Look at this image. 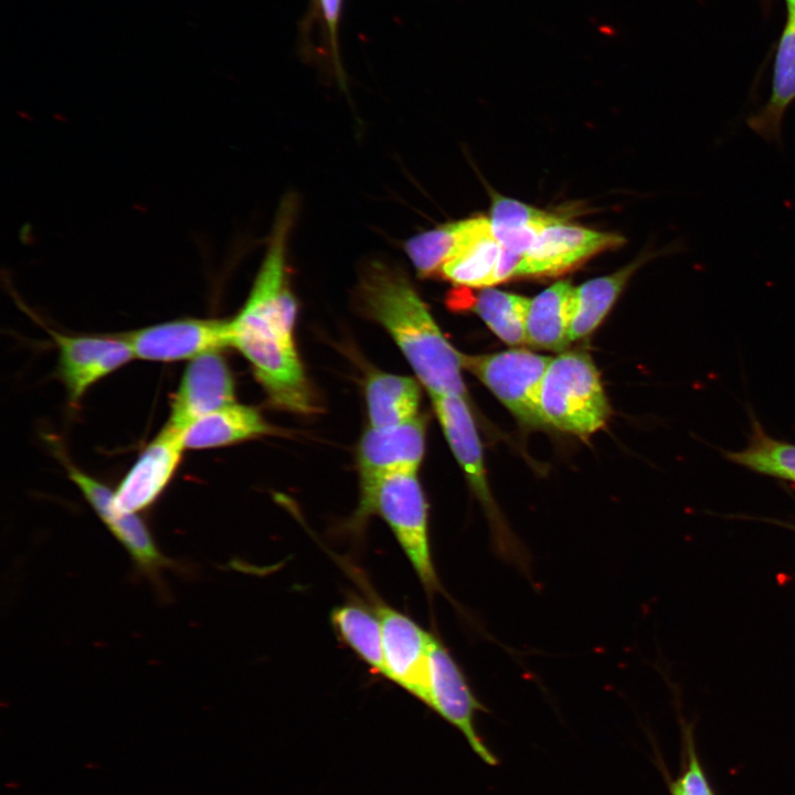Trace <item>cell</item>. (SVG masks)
Returning a JSON list of instances; mask_svg holds the SVG:
<instances>
[{
	"mask_svg": "<svg viewBox=\"0 0 795 795\" xmlns=\"http://www.w3.org/2000/svg\"><path fill=\"white\" fill-rule=\"evenodd\" d=\"M121 336L135 359L174 362L230 347V324L223 319L182 318Z\"/></svg>",
	"mask_w": 795,
	"mask_h": 795,
	"instance_id": "9",
	"label": "cell"
},
{
	"mask_svg": "<svg viewBox=\"0 0 795 795\" xmlns=\"http://www.w3.org/2000/svg\"><path fill=\"white\" fill-rule=\"evenodd\" d=\"M576 306V287L558 282L530 301L527 344L563 352L571 342L570 331Z\"/></svg>",
	"mask_w": 795,
	"mask_h": 795,
	"instance_id": "17",
	"label": "cell"
},
{
	"mask_svg": "<svg viewBox=\"0 0 795 795\" xmlns=\"http://www.w3.org/2000/svg\"><path fill=\"white\" fill-rule=\"evenodd\" d=\"M342 0H318L322 19L328 29L329 39L333 50L336 49V36L340 18Z\"/></svg>",
	"mask_w": 795,
	"mask_h": 795,
	"instance_id": "27",
	"label": "cell"
},
{
	"mask_svg": "<svg viewBox=\"0 0 795 795\" xmlns=\"http://www.w3.org/2000/svg\"><path fill=\"white\" fill-rule=\"evenodd\" d=\"M531 299L491 287L481 288L473 309L488 328L510 346L527 344V317Z\"/></svg>",
	"mask_w": 795,
	"mask_h": 795,
	"instance_id": "24",
	"label": "cell"
},
{
	"mask_svg": "<svg viewBox=\"0 0 795 795\" xmlns=\"http://www.w3.org/2000/svg\"><path fill=\"white\" fill-rule=\"evenodd\" d=\"M235 403L231 370L221 350L203 353L188 363L172 396L168 424L184 431L195 420Z\"/></svg>",
	"mask_w": 795,
	"mask_h": 795,
	"instance_id": "15",
	"label": "cell"
},
{
	"mask_svg": "<svg viewBox=\"0 0 795 795\" xmlns=\"http://www.w3.org/2000/svg\"><path fill=\"white\" fill-rule=\"evenodd\" d=\"M272 427L254 407L232 403L192 422L182 433L186 449L232 445L267 434Z\"/></svg>",
	"mask_w": 795,
	"mask_h": 795,
	"instance_id": "18",
	"label": "cell"
},
{
	"mask_svg": "<svg viewBox=\"0 0 795 795\" xmlns=\"http://www.w3.org/2000/svg\"><path fill=\"white\" fill-rule=\"evenodd\" d=\"M431 398L448 445L487 512L497 549L504 555L520 558L517 540L501 519L489 491L480 441L465 398L457 394H434Z\"/></svg>",
	"mask_w": 795,
	"mask_h": 795,
	"instance_id": "7",
	"label": "cell"
},
{
	"mask_svg": "<svg viewBox=\"0 0 795 795\" xmlns=\"http://www.w3.org/2000/svg\"><path fill=\"white\" fill-rule=\"evenodd\" d=\"M65 467L68 478L80 489L108 531L127 551L135 568L151 581L160 594L166 593L162 572L179 566L160 551L145 521L137 513L119 509L114 500V491L105 484L71 463H66Z\"/></svg>",
	"mask_w": 795,
	"mask_h": 795,
	"instance_id": "8",
	"label": "cell"
},
{
	"mask_svg": "<svg viewBox=\"0 0 795 795\" xmlns=\"http://www.w3.org/2000/svg\"><path fill=\"white\" fill-rule=\"evenodd\" d=\"M430 683L427 707L455 727L483 762L497 765L498 759L475 728L476 712L486 709L476 699L456 661L437 638L430 651Z\"/></svg>",
	"mask_w": 795,
	"mask_h": 795,
	"instance_id": "11",
	"label": "cell"
},
{
	"mask_svg": "<svg viewBox=\"0 0 795 795\" xmlns=\"http://www.w3.org/2000/svg\"><path fill=\"white\" fill-rule=\"evenodd\" d=\"M294 214L295 202L286 198L277 211L250 295L237 315L229 320L230 347L251 363L275 406L307 414L316 410V404L295 347L297 301L287 269V243Z\"/></svg>",
	"mask_w": 795,
	"mask_h": 795,
	"instance_id": "1",
	"label": "cell"
},
{
	"mask_svg": "<svg viewBox=\"0 0 795 795\" xmlns=\"http://www.w3.org/2000/svg\"><path fill=\"white\" fill-rule=\"evenodd\" d=\"M357 292L362 309L389 332L430 395L465 398L462 353L445 338L401 268L371 262Z\"/></svg>",
	"mask_w": 795,
	"mask_h": 795,
	"instance_id": "2",
	"label": "cell"
},
{
	"mask_svg": "<svg viewBox=\"0 0 795 795\" xmlns=\"http://www.w3.org/2000/svg\"><path fill=\"white\" fill-rule=\"evenodd\" d=\"M331 623L343 642L374 671L388 678L380 619L369 610L346 604L335 608Z\"/></svg>",
	"mask_w": 795,
	"mask_h": 795,
	"instance_id": "23",
	"label": "cell"
},
{
	"mask_svg": "<svg viewBox=\"0 0 795 795\" xmlns=\"http://www.w3.org/2000/svg\"><path fill=\"white\" fill-rule=\"evenodd\" d=\"M370 427H389L417 416L421 391L410 377L377 372L365 384Z\"/></svg>",
	"mask_w": 795,
	"mask_h": 795,
	"instance_id": "21",
	"label": "cell"
},
{
	"mask_svg": "<svg viewBox=\"0 0 795 795\" xmlns=\"http://www.w3.org/2000/svg\"><path fill=\"white\" fill-rule=\"evenodd\" d=\"M183 431L166 423L114 490L116 506L138 513L151 507L173 478L186 449Z\"/></svg>",
	"mask_w": 795,
	"mask_h": 795,
	"instance_id": "12",
	"label": "cell"
},
{
	"mask_svg": "<svg viewBox=\"0 0 795 795\" xmlns=\"http://www.w3.org/2000/svg\"><path fill=\"white\" fill-rule=\"evenodd\" d=\"M624 243V237L565 221L547 227L522 256L515 276H555Z\"/></svg>",
	"mask_w": 795,
	"mask_h": 795,
	"instance_id": "14",
	"label": "cell"
},
{
	"mask_svg": "<svg viewBox=\"0 0 795 795\" xmlns=\"http://www.w3.org/2000/svg\"><path fill=\"white\" fill-rule=\"evenodd\" d=\"M653 254H644L613 274L590 279L576 287V306L570 339L587 337L603 321L635 271Z\"/></svg>",
	"mask_w": 795,
	"mask_h": 795,
	"instance_id": "22",
	"label": "cell"
},
{
	"mask_svg": "<svg viewBox=\"0 0 795 795\" xmlns=\"http://www.w3.org/2000/svg\"><path fill=\"white\" fill-rule=\"evenodd\" d=\"M552 358L526 349L467 356L462 364L477 377L500 402L530 427L548 425L541 410L543 377Z\"/></svg>",
	"mask_w": 795,
	"mask_h": 795,
	"instance_id": "5",
	"label": "cell"
},
{
	"mask_svg": "<svg viewBox=\"0 0 795 795\" xmlns=\"http://www.w3.org/2000/svg\"><path fill=\"white\" fill-rule=\"evenodd\" d=\"M50 333L59 349L57 373L71 403H77L93 384L135 359L121 335Z\"/></svg>",
	"mask_w": 795,
	"mask_h": 795,
	"instance_id": "13",
	"label": "cell"
},
{
	"mask_svg": "<svg viewBox=\"0 0 795 795\" xmlns=\"http://www.w3.org/2000/svg\"><path fill=\"white\" fill-rule=\"evenodd\" d=\"M375 613L382 628L388 679L428 706L430 651L435 637L394 608L379 605Z\"/></svg>",
	"mask_w": 795,
	"mask_h": 795,
	"instance_id": "10",
	"label": "cell"
},
{
	"mask_svg": "<svg viewBox=\"0 0 795 795\" xmlns=\"http://www.w3.org/2000/svg\"><path fill=\"white\" fill-rule=\"evenodd\" d=\"M787 6V12L795 11V0H785Z\"/></svg>",
	"mask_w": 795,
	"mask_h": 795,
	"instance_id": "28",
	"label": "cell"
},
{
	"mask_svg": "<svg viewBox=\"0 0 795 795\" xmlns=\"http://www.w3.org/2000/svg\"><path fill=\"white\" fill-rule=\"evenodd\" d=\"M724 456L753 471L795 483V445L768 436L756 422L749 445Z\"/></svg>",
	"mask_w": 795,
	"mask_h": 795,
	"instance_id": "26",
	"label": "cell"
},
{
	"mask_svg": "<svg viewBox=\"0 0 795 795\" xmlns=\"http://www.w3.org/2000/svg\"><path fill=\"white\" fill-rule=\"evenodd\" d=\"M491 229L489 218L478 215L446 223L407 240L404 250L421 277L438 275L465 245Z\"/></svg>",
	"mask_w": 795,
	"mask_h": 795,
	"instance_id": "19",
	"label": "cell"
},
{
	"mask_svg": "<svg viewBox=\"0 0 795 795\" xmlns=\"http://www.w3.org/2000/svg\"><path fill=\"white\" fill-rule=\"evenodd\" d=\"M425 452V422L416 416L389 427H370L358 447L360 500L354 522L362 524L379 483L396 471H417Z\"/></svg>",
	"mask_w": 795,
	"mask_h": 795,
	"instance_id": "6",
	"label": "cell"
},
{
	"mask_svg": "<svg viewBox=\"0 0 795 795\" xmlns=\"http://www.w3.org/2000/svg\"><path fill=\"white\" fill-rule=\"evenodd\" d=\"M490 225L494 237L512 253L524 255L549 226L564 222L555 213L515 199L492 194Z\"/></svg>",
	"mask_w": 795,
	"mask_h": 795,
	"instance_id": "20",
	"label": "cell"
},
{
	"mask_svg": "<svg viewBox=\"0 0 795 795\" xmlns=\"http://www.w3.org/2000/svg\"><path fill=\"white\" fill-rule=\"evenodd\" d=\"M793 102H795V11L788 12L778 40L770 97L748 117V127L765 141L781 144L783 120Z\"/></svg>",
	"mask_w": 795,
	"mask_h": 795,
	"instance_id": "16",
	"label": "cell"
},
{
	"mask_svg": "<svg viewBox=\"0 0 795 795\" xmlns=\"http://www.w3.org/2000/svg\"><path fill=\"white\" fill-rule=\"evenodd\" d=\"M374 513L388 523L425 589L439 590L428 542L427 504L417 471L385 476L372 499L370 516Z\"/></svg>",
	"mask_w": 795,
	"mask_h": 795,
	"instance_id": "4",
	"label": "cell"
},
{
	"mask_svg": "<svg viewBox=\"0 0 795 795\" xmlns=\"http://www.w3.org/2000/svg\"><path fill=\"white\" fill-rule=\"evenodd\" d=\"M540 402L548 425L581 438L602 428L610 416L598 371L585 352L563 351L552 358Z\"/></svg>",
	"mask_w": 795,
	"mask_h": 795,
	"instance_id": "3",
	"label": "cell"
},
{
	"mask_svg": "<svg viewBox=\"0 0 795 795\" xmlns=\"http://www.w3.org/2000/svg\"><path fill=\"white\" fill-rule=\"evenodd\" d=\"M501 250L490 229L464 246L441 268L438 275L457 286L490 287L495 285Z\"/></svg>",
	"mask_w": 795,
	"mask_h": 795,
	"instance_id": "25",
	"label": "cell"
}]
</instances>
